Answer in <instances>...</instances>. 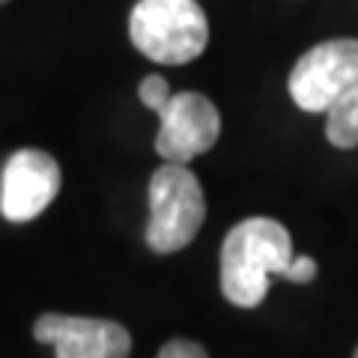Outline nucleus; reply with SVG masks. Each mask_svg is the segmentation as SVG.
<instances>
[{
	"mask_svg": "<svg viewBox=\"0 0 358 358\" xmlns=\"http://www.w3.org/2000/svg\"><path fill=\"white\" fill-rule=\"evenodd\" d=\"M352 358H358V350H355V355H352Z\"/></svg>",
	"mask_w": 358,
	"mask_h": 358,
	"instance_id": "12",
	"label": "nucleus"
},
{
	"mask_svg": "<svg viewBox=\"0 0 358 358\" xmlns=\"http://www.w3.org/2000/svg\"><path fill=\"white\" fill-rule=\"evenodd\" d=\"M159 117L162 129L155 134V152L164 162L188 164L215 147L221 134L218 108L203 93H192V90L173 93Z\"/></svg>",
	"mask_w": 358,
	"mask_h": 358,
	"instance_id": "6",
	"label": "nucleus"
},
{
	"mask_svg": "<svg viewBox=\"0 0 358 358\" xmlns=\"http://www.w3.org/2000/svg\"><path fill=\"white\" fill-rule=\"evenodd\" d=\"M138 96H141V102L147 105L150 110H155V114H162L164 105L171 102V84L164 81L162 75H147L141 81V90H138Z\"/></svg>",
	"mask_w": 358,
	"mask_h": 358,
	"instance_id": "9",
	"label": "nucleus"
},
{
	"mask_svg": "<svg viewBox=\"0 0 358 358\" xmlns=\"http://www.w3.org/2000/svg\"><path fill=\"white\" fill-rule=\"evenodd\" d=\"M206 221V197L200 179L188 164L164 162L150 179V221L147 245L155 254H173L200 233Z\"/></svg>",
	"mask_w": 358,
	"mask_h": 358,
	"instance_id": "3",
	"label": "nucleus"
},
{
	"mask_svg": "<svg viewBox=\"0 0 358 358\" xmlns=\"http://www.w3.org/2000/svg\"><path fill=\"white\" fill-rule=\"evenodd\" d=\"M0 3H6V0H0Z\"/></svg>",
	"mask_w": 358,
	"mask_h": 358,
	"instance_id": "13",
	"label": "nucleus"
},
{
	"mask_svg": "<svg viewBox=\"0 0 358 358\" xmlns=\"http://www.w3.org/2000/svg\"><path fill=\"white\" fill-rule=\"evenodd\" d=\"M284 278L293 284H310L313 278H317V260H313V257H293V263L287 266Z\"/></svg>",
	"mask_w": 358,
	"mask_h": 358,
	"instance_id": "11",
	"label": "nucleus"
},
{
	"mask_svg": "<svg viewBox=\"0 0 358 358\" xmlns=\"http://www.w3.org/2000/svg\"><path fill=\"white\" fill-rule=\"evenodd\" d=\"M155 358H209V355H206V350L200 343L185 341V338H176V341H167Z\"/></svg>",
	"mask_w": 358,
	"mask_h": 358,
	"instance_id": "10",
	"label": "nucleus"
},
{
	"mask_svg": "<svg viewBox=\"0 0 358 358\" xmlns=\"http://www.w3.org/2000/svg\"><path fill=\"white\" fill-rule=\"evenodd\" d=\"M131 45L164 66L197 60L209 45V21L197 0H138L129 18Z\"/></svg>",
	"mask_w": 358,
	"mask_h": 358,
	"instance_id": "2",
	"label": "nucleus"
},
{
	"mask_svg": "<svg viewBox=\"0 0 358 358\" xmlns=\"http://www.w3.org/2000/svg\"><path fill=\"white\" fill-rule=\"evenodd\" d=\"M33 338L54 346L57 358H129L131 334L114 320L42 313L33 322Z\"/></svg>",
	"mask_w": 358,
	"mask_h": 358,
	"instance_id": "7",
	"label": "nucleus"
},
{
	"mask_svg": "<svg viewBox=\"0 0 358 358\" xmlns=\"http://www.w3.org/2000/svg\"><path fill=\"white\" fill-rule=\"evenodd\" d=\"M293 239L275 218H245L221 245V293L236 308L263 305L272 278L293 263Z\"/></svg>",
	"mask_w": 358,
	"mask_h": 358,
	"instance_id": "1",
	"label": "nucleus"
},
{
	"mask_svg": "<svg viewBox=\"0 0 358 358\" xmlns=\"http://www.w3.org/2000/svg\"><path fill=\"white\" fill-rule=\"evenodd\" d=\"M352 87H358V39L313 45L289 72V96L308 114H326Z\"/></svg>",
	"mask_w": 358,
	"mask_h": 358,
	"instance_id": "4",
	"label": "nucleus"
},
{
	"mask_svg": "<svg viewBox=\"0 0 358 358\" xmlns=\"http://www.w3.org/2000/svg\"><path fill=\"white\" fill-rule=\"evenodd\" d=\"M326 138L338 150L358 147V87L326 110Z\"/></svg>",
	"mask_w": 358,
	"mask_h": 358,
	"instance_id": "8",
	"label": "nucleus"
},
{
	"mask_svg": "<svg viewBox=\"0 0 358 358\" xmlns=\"http://www.w3.org/2000/svg\"><path fill=\"white\" fill-rule=\"evenodd\" d=\"M63 185L60 164L45 150H18L0 173V215L13 224L39 218Z\"/></svg>",
	"mask_w": 358,
	"mask_h": 358,
	"instance_id": "5",
	"label": "nucleus"
}]
</instances>
